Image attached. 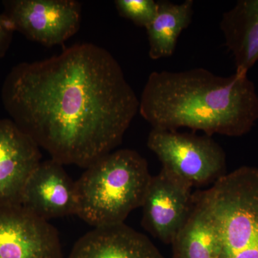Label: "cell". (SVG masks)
<instances>
[{"label": "cell", "mask_w": 258, "mask_h": 258, "mask_svg": "<svg viewBox=\"0 0 258 258\" xmlns=\"http://www.w3.org/2000/svg\"><path fill=\"white\" fill-rule=\"evenodd\" d=\"M193 186L161 168L152 176L142 203V225L163 243L171 244L194 206Z\"/></svg>", "instance_id": "obj_7"}, {"label": "cell", "mask_w": 258, "mask_h": 258, "mask_svg": "<svg viewBox=\"0 0 258 258\" xmlns=\"http://www.w3.org/2000/svg\"><path fill=\"white\" fill-rule=\"evenodd\" d=\"M36 142L12 119H0V205L21 206L27 181L40 164Z\"/></svg>", "instance_id": "obj_9"}, {"label": "cell", "mask_w": 258, "mask_h": 258, "mask_svg": "<svg viewBox=\"0 0 258 258\" xmlns=\"http://www.w3.org/2000/svg\"><path fill=\"white\" fill-rule=\"evenodd\" d=\"M2 100L12 120L51 159L85 169L121 144L139 111L116 59L87 42L14 66Z\"/></svg>", "instance_id": "obj_1"}, {"label": "cell", "mask_w": 258, "mask_h": 258, "mask_svg": "<svg viewBox=\"0 0 258 258\" xmlns=\"http://www.w3.org/2000/svg\"><path fill=\"white\" fill-rule=\"evenodd\" d=\"M14 32V28L9 19L3 13L0 14V59L3 58L9 50Z\"/></svg>", "instance_id": "obj_16"}, {"label": "cell", "mask_w": 258, "mask_h": 258, "mask_svg": "<svg viewBox=\"0 0 258 258\" xmlns=\"http://www.w3.org/2000/svg\"><path fill=\"white\" fill-rule=\"evenodd\" d=\"M218 237V258H258V169L242 166L202 191Z\"/></svg>", "instance_id": "obj_4"}, {"label": "cell", "mask_w": 258, "mask_h": 258, "mask_svg": "<svg viewBox=\"0 0 258 258\" xmlns=\"http://www.w3.org/2000/svg\"><path fill=\"white\" fill-rule=\"evenodd\" d=\"M148 148L169 171L191 186L213 184L225 176L226 155L210 136L152 128Z\"/></svg>", "instance_id": "obj_5"}, {"label": "cell", "mask_w": 258, "mask_h": 258, "mask_svg": "<svg viewBox=\"0 0 258 258\" xmlns=\"http://www.w3.org/2000/svg\"><path fill=\"white\" fill-rule=\"evenodd\" d=\"M220 30L237 72L247 74L258 61V0H240L222 15Z\"/></svg>", "instance_id": "obj_12"}, {"label": "cell", "mask_w": 258, "mask_h": 258, "mask_svg": "<svg viewBox=\"0 0 258 258\" xmlns=\"http://www.w3.org/2000/svg\"><path fill=\"white\" fill-rule=\"evenodd\" d=\"M157 3V15L146 28L149 56L154 60L174 54L178 39L191 24L194 13L192 0H186L180 4L167 0Z\"/></svg>", "instance_id": "obj_14"}, {"label": "cell", "mask_w": 258, "mask_h": 258, "mask_svg": "<svg viewBox=\"0 0 258 258\" xmlns=\"http://www.w3.org/2000/svg\"><path fill=\"white\" fill-rule=\"evenodd\" d=\"M69 258H164L149 237L125 225L94 227L75 243Z\"/></svg>", "instance_id": "obj_11"}, {"label": "cell", "mask_w": 258, "mask_h": 258, "mask_svg": "<svg viewBox=\"0 0 258 258\" xmlns=\"http://www.w3.org/2000/svg\"><path fill=\"white\" fill-rule=\"evenodd\" d=\"M3 5L15 31L45 46L61 45L81 25L82 6L76 0H6Z\"/></svg>", "instance_id": "obj_6"}, {"label": "cell", "mask_w": 258, "mask_h": 258, "mask_svg": "<svg viewBox=\"0 0 258 258\" xmlns=\"http://www.w3.org/2000/svg\"><path fill=\"white\" fill-rule=\"evenodd\" d=\"M171 244L173 258H218L216 229L202 191L195 192L192 210Z\"/></svg>", "instance_id": "obj_13"}, {"label": "cell", "mask_w": 258, "mask_h": 258, "mask_svg": "<svg viewBox=\"0 0 258 258\" xmlns=\"http://www.w3.org/2000/svg\"><path fill=\"white\" fill-rule=\"evenodd\" d=\"M20 205L47 221L76 215V181L70 177L58 161L52 159L42 161L29 177Z\"/></svg>", "instance_id": "obj_10"}, {"label": "cell", "mask_w": 258, "mask_h": 258, "mask_svg": "<svg viewBox=\"0 0 258 258\" xmlns=\"http://www.w3.org/2000/svg\"><path fill=\"white\" fill-rule=\"evenodd\" d=\"M114 5L120 17L144 28L152 23L157 13L158 3L154 0H115Z\"/></svg>", "instance_id": "obj_15"}, {"label": "cell", "mask_w": 258, "mask_h": 258, "mask_svg": "<svg viewBox=\"0 0 258 258\" xmlns=\"http://www.w3.org/2000/svg\"><path fill=\"white\" fill-rule=\"evenodd\" d=\"M0 258H64L53 225L22 206L0 205Z\"/></svg>", "instance_id": "obj_8"}, {"label": "cell", "mask_w": 258, "mask_h": 258, "mask_svg": "<svg viewBox=\"0 0 258 258\" xmlns=\"http://www.w3.org/2000/svg\"><path fill=\"white\" fill-rule=\"evenodd\" d=\"M149 166L132 149H118L87 168L78 181L77 216L94 227L124 223L142 207L150 181Z\"/></svg>", "instance_id": "obj_3"}, {"label": "cell", "mask_w": 258, "mask_h": 258, "mask_svg": "<svg viewBox=\"0 0 258 258\" xmlns=\"http://www.w3.org/2000/svg\"><path fill=\"white\" fill-rule=\"evenodd\" d=\"M139 113L152 128L242 137L258 120V94L244 73L225 77L203 68L154 71L142 91Z\"/></svg>", "instance_id": "obj_2"}]
</instances>
